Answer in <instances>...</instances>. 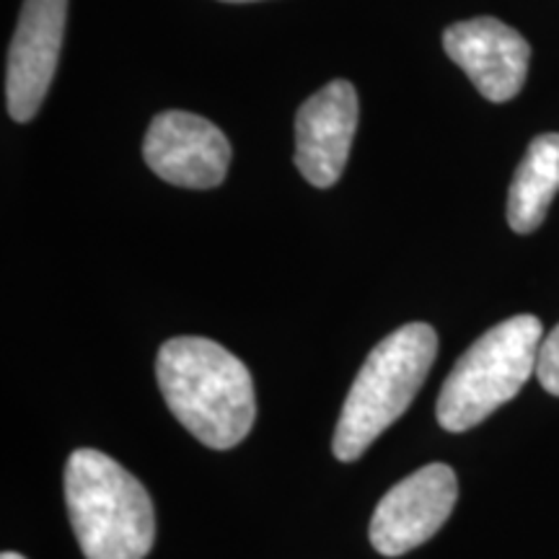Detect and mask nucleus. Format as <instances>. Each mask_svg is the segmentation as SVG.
Here are the masks:
<instances>
[{"instance_id":"nucleus-13","label":"nucleus","mask_w":559,"mask_h":559,"mask_svg":"<svg viewBox=\"0 0 559 559\" xmlns=\"http://www.w3.org/2000/svg\"><path fill=\"white\" fill-rule=\"evenodd\" d=\"M223 3H254V0H223Z\"/></svg>"},{"instance_id":"nucleus-11","label":"nucleus","mask_w":559,"mask_h":559,"mask_svg":"<svg viewBox=\"0 0 559 559\" xmlns=\"http://www.w3.org/2000/svg\"><path fill=\"white\" fill-rule=\"evenodd\" d=\"M536 379L549 394L559 396V324L542 340L539 358H536Z\"/></svg>"},{"instance_id":"nucleus-5","label":"nucleus","mask_w":559,"mask_h":559,"mask_svg":"<svg viewBox=\"0 0 559 559\" xmlns=\"http://www.w3.org/2000/svg\"><path fill=\"white\" fill-rule=\"evenodd\" d=\"M459 498L456 472L449 464H428L383 495L370 519V544L383 557L417 549L449 521Z\"/></svg>"},{"instance_id":"nucleus-9","label":"nucleus","mask_w":559,"mask_h":559,"mask_svg":"<svg viewBox=\"0 0 559 559\" xmlns=\"http://www.w3.org/2000/svg\"><path fill=\"white\" fill-rule=\"evenodd\" d=\"M358 91L349 81H332L296 115V166L319 190L337 185L358 130Z\"/></svg>"},{"instance_id":"nucleus-2","label":"nucleus","mask_w":559,"mask_h":559,"mask_svg":"<svg viewBox=\"0 0 559 559\" xmlns=\"http://www.w3.org/2000/svg\"><path fill=\"white\" fill-rule=\"evenodd\" d=\"M66 500L86 559H145L156 542L148 489L107 453L73 451L66 466Z\"/></svg>"},{"instance_id":"nucleus-3","label":"nucleus","mask_w":559,"mask_h":559,"mask_svg":"<svg viewBox=\"0 0 559 559\" xmlns=\"http://www.w3.org/2000/svg\"><path fill=\"white\" fill-rule=\"evenodd\" d=\"M438 355L430 324H404L381 340L362 362L334 430L332 449L340 461H358L389 425L400 419L428 379Z\"/></svg>"},{"instance_id":"nucleus-7","label":"nucleus","mask_w":559,"mask_h":559,"mask_svg":"<svg viewBox=\"0 0 559 559\" xmlns=\"http://www.w3.org/2000/svg\"><path fill=\"white\" fill-rule=\"evenodd\" d=\"M66 19L68 0H24L5 70V107L16 122H29L50 91Z\"/></svg>"},{"instance_id":"nucleus-12","label":"nucleus","mask_w":559,"mask_h":559,"mask_svg":"<svg viewBox=\"0 0 559 559\" xmlns=\"http://www.w3.org/2000/svg\"><path fill=\"white\" fill-rule=\"evenodd\" d=\"M0 559H24V557H21V555H16V551H5V555H3V557H0Z\"/></svg>"},{"instance_id":"nucleus-10","label":"nucleus","mask_w":559,"mask_h":559,"mask_svg":"<svg viewBox=\"0 0 559 559\" xmlns=\"http://www.w3.org/2000/svg\"><path fill=\"white\" fill-rule=\"evenodd\" d=\"M559 192V132L534 138L508 192V223L515 234H534Z\"/></svg>"},{"instance_id":"nucleus-1","label":"nucleus","mask_w":559,"mask_h":559,"mask_svg":"<svg viewBox=\"0 0 559 559\" xmlns=\"http://www.w3.org/2000/svg\"><path fill=\"white\" fill-rule=\"evenodd\" d=\"M156 379L171 415L207 449H234L257 417L254 383L243 362L205 337H174L156 358Z\"/></svg>"},{"instance_id":"nucleus-8","label":"nucleus","mask_w":559,"mask_h":559,"mask_svg":"<svg viewBox=\"0 0 559 559\" xmlns=\"http://www.w3.org/2000/svg\"><path fill=\"white\" fill-rule=\"evenodd\" d=\"M443 50L469 75L487 102H510L526 83L528 41L500 19L479 16L449 26L443 34Z\"/></svg>"},{"instance_id":"nucleus-6","label":"nucleus","mask_w":559,"mask_h":559,"mask_svg":"<svg viewBox=\"0 0 559 559\" xmlns=\"http://www.w3.org/2000/svg\"><path fill=\"white\" fill-rule=\"evenodd\" d=\"M148 169L185 190H213L226 179L230 143L221 128L190 111H160L143 140Z\"/></svg>"},{"instance_id":"nucleus-4","label":"nucleus","mask_w":559,"mask_h":559,"mask_svg":"<svg viewBox=\"0 0 559 559\" xmlns=\"http://www.w3.org/2000/svg\"><path fill=\"white\" fill-rule=\"evenodd\" d=\"M544 340L542 321L531 313L500 321L456 360L438 396V423L464 432L508 404L536 373Z\"/></svg>"}]
</instances>
